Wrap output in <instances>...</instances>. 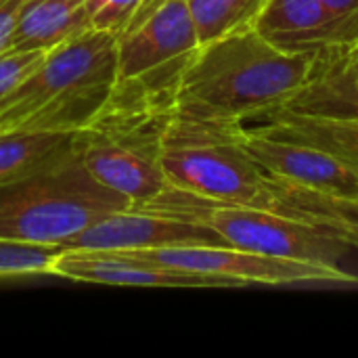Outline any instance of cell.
<instances>
[{
  "label": "cell",
  "mask_w": 358,
  "mask_h": 358,
  "mask_svg": "<svg viewBox=\"0 0 358 358\" xmlns=\"http://www.w3.org/2000/svg\"><path fill=\"white\" fill-rule=\"evenodd\" d=\"M50 275L71 281L134 287H243L233 279L178 271L115 250H63L55 258Z\"/></svg>",
  "instance_id": "30bf717a"
},
{
  "label": "cell",
  "mask_w": 358,
  "mask_h": 358,
  "mask_svg": "<svg viewBox=\"0 0 358 358\" xmlns=\"http://www.w3.org/2000/svg\"><path fill=\"white\" fill-rule=\"evenodd\" d=\"M266 136L319 147L358 168V120L310 117L275 111L256 126Z\"/></svg>",
  "instance_id": "2e32d148"
},
{
  "label": "cell",
  "mask_w": 358,
  "mask_h": 358,
  "mask_svg": "<svg viewBox=\"0 0 358 358\" xmlns=\"http://www.w3.org/2000/svg\"><path fill=\"white\" fill-rule=\"evenodd\" d=\"M178 245H224V241L206 224L182 218L130 208L107 214L73 237L63 250H153Z\"/></svg>",
  "instance_id": "ba28073f"
},
{
  "label": "cell",
  "mask_w": 358,
  "mask_h": 358,
  "mask_svg": "<svg viewBox=\"0 0 358 358\" xmlns=\"http://www.w3.org/2000/svg\"><path fill=\"white\" fill-rule=\"evenodd\" d=\"M143 260L189 271L197 275L222 277L248 285H327L357 287L358 277L340 266H321L298 260H285L264 254L237 250L231 245H178L153 250H124Z\"/></svg>",
  "instance_id": "52a82bcc"
},
{
  "label": "cell",
  "mask_w": 358,
  "mask_h": 358,
  "mask_svg": "<svg viewBox=\"0 0 358 358\" xmlns=\"http://www.w3.org/2000/svg\"><path fill=\"white\" fill-rule=\"evenodd\" d=\"M317 55L281 50L256 27L224 34L199 44L180 76L174 111L227 122L266 117L308 82Z\"/></svg>",
  "instance_id": "6da1fadb"
},
{
  "label": "cell",
  "mask_w": 358,
  "mask_h": 358,
  "mask_svg": "<svg viewBox=\"0 0 358 358\" xmlns=\"http://www.w3.org/2000/svg\"><path fill=\"white\" fill-rule=\"evenodd\" d=\"M178 84L174 69L117 80L94 117L73 134V153L84 168L134 206L168 187L159 147Z\"/></svg>",
  "instance_id": "7a4b0ae2"
},
{
  "label": "cell",
  "mask_w": 358,
  "mask_h": 358,
  "mask_svg": "<svg viewBox=\"0 0 358 358\" xmlns=\"http://www.w3.org/2000/svg\"><path fill=\"white\" fill-rule=\"evenodd\" d=\"M46 50H6L0 55V99L31 76L44 61Z\"/></svg>",
  "instance_id": "ffe728a7"
},
{
  "label": "cell",
  "mask_w": 358,
  "mask_h": 358,
  "mask_svg": "<svg viewBox=\"0 0 358 358\" xmlns=\"http://www.w3.org/2000/svg\"><path fill=\"white\" fill-rule=\"evenodd\" d=\"M243 130V122L193 117L172 109L159 147L168 185L210 201L271 210V174L245 149Z\"/></svg>",
  "instance_id": "277c9868"
},
{
  "label": "cell",
  "mask_w": 358,
  "mask_h": 358,
  "mask_svg": "<svg viewBox=\"0 0 358 358\" xmlns=\"http://www.w3.org/2000/svg\"><path fill=\"white\" fill-rule=\"evenodd\" d=\"M162 2H164V0H141V4H138V10H136L134 19H132L130 27H128L126 31H130V29H134L136 25H141V23H143V21H145V19H147V17H149V15H151V13L157 8ZM126 31H124V34H126ZM124 34H122V36H124Z\"/></svg>",
  "instance_id": "cb8c5ba5"
},
{
  "label": "cell",
  "mask_w": 358,
  "mask_h": 358,
  "mask_svg": "<svg viewBox=\"0 0 358 358\" xmlns=\"http://www.w3.org/2000/svg\"><path fill=\"white\" fill-rule=\"evenodd\" d=\"M199 44L212 42L224 34L254 27L268 0H187Z\"/></svg>",
  "instance_id": "ac0fdd59"
},
{
  "label": "cell",
  "mask_w": 358,
  "mask_h": 358,
  "mask_svg": "<svg viewBox=\"0 0 358 358\" xmlns=\"http://www.w3.org/2000/svg\"><path fill=\"white\" fill-rule=\"evenodd\" d=\"M134 208L206 224L224 245L285 260L338 266L350 248L336 235L275 210L210 201L170 185L151 201Z\"/></svg>",
  "instance_id": "8992f818"
},
{
  "label": "cell",
  "mask_w": 358,
  "mask_h": 358,
  "mask_svg": "<svg viewBox=\"0 0 358 358\" xmlns=\"http://www.w3.org/2000/svg\"><path fill=\"white\" fill-rule=\"evenodd\" d=\"M273 208L279 214L310 222L358 248V197H338L310 191L271 174Z\"/></svg>",
  "instance_id": "5bb4252c"
},
{
  "label": "cell",
  "mask_w": 358,
  "mask_h": 358,
  "mask_svg": "<svg viewBox=\"0 0 358 358\" xmlns=\"http://www.w3.org/2000/svg\"><path fill=\"white\" fill-rule=\"evenodd\" d=\"M279 111L358 120V44L321 48L308 82Z\"/></svg>",
  "instance_id": "4fadbf2b"
},
{
  "label": "cell",
  "mask_w": 358,
  "mask_h": 358,
  "mask_svg": "<svg viewBox=\"0 0 358 358\" xmlns=\"http://www.w3.org/2000/svg\"><path fill=\"white\" fill-rule=\"evenodd\" d=\"M243 145L268 174L281 180L327 195L358 197V168L329 151L279 141L256 128L243 130Z\"/></svg>",
  "instance_id": "8fae6325"
},
{
  "label": "cell",
  "mask_w": 358,
  "mask_h": 358,
  "mask_svg": "<svg viewBox=\"0 0 358 358\" xmlns=\"http://www.w3.org/2000/svg\"><path fill=\"white\" fill-rule=\"evenodd\" d=\"M199 48L187 0H164L141 25L117 38V80L187 65Z\"/></svg>",
  "instance_id": "9c48e42d"
},
{
  "label": "cell",
  "mask_w": 358,
  "mask_h": 358,
  "mask_svg": "<svg viewBox=\"0 0 358 358\" xmlns=\"http://www.w3.org/2000/svg\"><path fill=\"white\" fill-rule=\"evenodd\" d=\"M117 82V36L88 29L50 50L0 99V134L86 126Z\"/></svg>",
  "instance_id": "3957f363"
},
{
  "label": "cell",
  "mask_w": 358,
  "mask_h": 358,
  "mask_svg": "<svg viewBox=\"0 0 358 358\" xmlns=\"http://www.w3.org/2000/svg\"><path fill=\"white\" fill-rule=\"evenodd\" d=\"M132 201L101 185L76 153L0 185V239L63 245L94 220Z\"/></svg>",
  "instance_id": "5b68a950"
},
{
  "label": "cell",
  "mask_w": 358,
  "mask_h": 358,
  "mask_svg": "<svg viewBox=\"0 0 358 358\" xmlns=\"http://www.w3.org/2000/svg\"><path fill=\"white\" fill-rule=\"evenodd\" d=\"M61 252V245H36L0 239V279L50 275L52 262Z\"/></svg>",
  "instance_id": "d6986e66"
},
{
  "label": "cell",
  "mask_w": 358,
  "mask_h": 358,
  "mask_svg": "<svg viewBox=\"0 0 358 358\" xmlns=\"http://www.w3.org/2000/svg\"><path fill=\"white\" fill-rule=\"evenodd\" d=\"M88 29L86 0H25L8 50H50Z\"/></svg>",
  "instance_id": "9a60e30c"
},
{
  "label": "cell",
  "mask_w": 358,
  "mask_h": 358,
  "mask_svg": "<svg viewBox=\"0 0 358 358\" xmlns=\"http://www.w3.org/2000/svg\"><path fill=\"white\" fill-rule=\"evenodd\" d=\"M336 17L358 25V0H321Z\"/></svg>",
  "instance_id": "603a6c76"
},
{
  "label": "cell",
  "mask_w": 358,
  "mask_h": 358,
  "mask_svg": "<svg viewBox=\"0 0 358 358\" xmlns=\"http://www.w3.org/2000/svg\"><path fill=\"white\" fill-rule=\"evenodd\" d=\"M254 27L287 52L358 44V25L336 17L321 0H268Z\"/></svg>",
  "instance_id": "7c38bea8"
},
{
  "label": "cell",
  "mask_w": 358,
  "mask_h": 358,
  "mask_svg": "<svg viewBox=\"0 0 358 358\" xmlns=\"http://www.w3.org/2000/svg\"><path fill=\"white\" fill-rule=\"evenodd\" d=\"M25 0H0V55L8 50Z\"/></svg>",
  "instance_id": "7402d4cb"
},
{
  "label": "cell",
  "mask_w": 358,
  "mask_h": 358,
  "mask_svg": "<svg viewBox=\"0 0 358 358\" xmlns=\"http://www.w3.org/2000/svg\"><path fill=\"white\" fill-rule=\"evenodd\" d=\"M138 4L141 0H107L99 10L92 13L90 17L92 29L109 31L120 38L130 27L138 10Z\"/></svg>",
  "instance_id": "44dd1931"
},
{
  "label": "cell",
  "mask_w": 358,
  "mask_h": 358,
  "mask_svg": "<svg viewBox=\"0 0 358 358\" xmlns=\"http://www.w3.org/2000/svg\"><path fill=\"white\" fill-rule=\"evenodd\" d=\"M73 132L36 130L0 134V185L27 176L73 153Z\"/></svg>",
  "instance_id": "e0dca14e"
}]
</instances>
